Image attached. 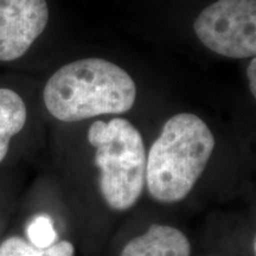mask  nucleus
<instances>
[{
	"instance_id": "1",
	"label": "nucleus",
	"mask_w": 256,
	"mask_h": 256,
	"mask_svg": "<svg viewBox=\"0 0 256 256\" xmlns=\"http://www.w3.org/2000/svg\"><path fill=\"white\" fill-rule=\"evenodd\" d=\"M136 87L126 70L104 58H83L60 66L43 88L48 113L62 122L124 114L136 104Z\"/></svg>"
},
{
	"instance_id": "2",
	"label": "nucleus",
	"mask_w": 256,
	"mask_h": 256,
	"mask_svg": "<svg viewBox=\"0 0 256 256\" xmlns=\"http://www.w3.org/2000/svg\"><path fill=\"white\" fill-rule=\"evenodd\" d=\"M215 148V136L197 115L179 113L166 121L146 156V185L151 198L174 204L188 196Z\"/></svg>"
},
{
	"instance_id": "3",
	"label": "nucleus",
	"mask_w": 256,
	"mask_h": 256,
	"mask_svg": "<svg viewBox=\"0 0 256 256\" xmlns=\"http://www.w3.org/2000/svg\"><path fill=\"white\" fill-rule=\"evenodd\" d=\"M95 148L98 188L108 206L127 211L134 206L146 185V150L134 124L122 118L95 121L88 130Z\"/></svg>"
},
{
	"instance_id": "4",
	"label": "nucleus",
	"mask_w": 256,
	"mask_h": 256,
	"mask_svg": "<svg viewBox=\"0 0 256 256\" xmlns=\"http://www.w3.org/2000/svg\"><path fill=\"white\" fill-rule=\"evenodd\" d=\"M194 30L203 46L228 58L256 54V0H217L202 10Z\"/></svg>"
},
{
	"instance_id": "5",
	"label": "nucleus",
	"mask_w": 256,
	"mask_h": 256,
	"mask_svg": "<svg viewBox=\"0 0 256 256\" xmlns=\"http://www.w3.org/2000/svg\"><path fill=\"white\" fill-rule=\"evenodd\" d=\"M49 20L48 0H0V63L23 58Z\"/></svg>"
},
{
	"instance_id": "6",
	"label": "nucleus",
	"mask_w": 256,
	"mask_h": 256,
	"mask_svg": "<svg viewBox=\"0 0 256 256\" xmlns=\"http://www.w3.org/2000/svg\"><path fill=\"white\" fill-rule=\"evenodd\" d=\"M120 256H191L186 235L171 226L152 224L124 246Z\"/></svg>"
},
{
	"instance_id": "7",
	"label": "nucleus",
	"mask_w": 256,
	"mask_h": 256,
	"mask_svg": "<svg viewBox=\"0 0 256 256\" xmlns=\"http://www.w3.org/2000/svg\"><path fill=\"white\" fill-rule=\"evenodd\" d=\"M28 107L22 94L0 86V166L8 158L14 139L28 122Z\"/></svg>"
},
{
	"instance_id": "8",
	"label": "nucleus",
	"mask_w": 256,
	"mask_h": 256,
	"mask_svg": "<svg viewBox=\"0 0 256 256\" xmlns=\"http://www.w3.org/2000/svg\"><path fill=\"white\" fill-rule=\"evenodd\" d=\"M0 256H75V247L69 241H57L48 248H37L26 238L11 235L0 240Z\"/></svg>"
},
{
	"instance_id": "9",
	"label": "nucleus",
	"mask_w": 256,
	"mask_h": 256,
	"mask_svg": "<svg viewBox=\"0 0 256 256\" xmlns=\"http://www.w3.org/2000/svg\"><path fill=\"white\" fill-rule=\"evenodd\" d=\"M37 248H48L57 242L55 224L50 216L38 214L28 220L25 226V238Z\"/></svg>"
},
{
	"instance_id": "10",
	"label": "nucleus",
	"mask_w": 256,
	"mask_h": 256,
	"mask_svg": "<svg viewBox=\"0 0 256 256\" xmlns=\"http://www.w3.org/2000/svg\"><path fill=\"white\" fill-rule=\"evenodd\" d=\"M247 76L249 80V89H250L252 94L256 98V60L252 57L250 64H249L247 70Z\"/></svg>"
}]
</instances>
